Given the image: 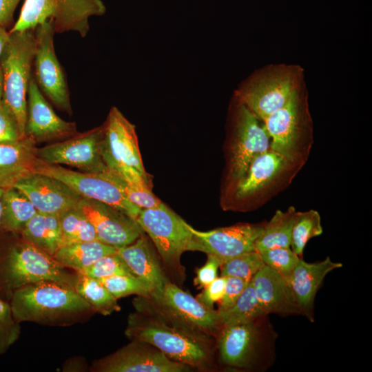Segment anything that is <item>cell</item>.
<instances>
[{"label": "cell", "instance_id": "6da1fadb", "mask_svg": "<svg viewBox=\"0 0 372 372\" xmlns=\"http://www.w3.org/2000/svg\"><path fill=\"white\" fill-rule=\"evenodd\" d=\"M131 313L125 335L155 347L169 359L190 366L207 368L211 351L209 335L174 323L154 312L138 309Z\"/></svg>", "mask_w": 372, "mask_h": 372}, {"label": "cell", "instance_id": "7a4b0ae2", "mask_svg": "<svg viewBox=\"0 0 372 372\" xmlns=\"http://www.w3.org/2000/svg\"><path fill=\"white\" fill-rule=\"evenodd\" d=\"M15 320L47 325H65L94 312L68 285L45 280L28 285L10 295Z\"/></svg>", "mask_w": 372, "mask_h": 372}, {"label": "cell", "instance_id": "3957f363", "mask_svg": "<svg viewBox=\"0 0 372 372\" xmlns=\"http://www.w3.org/2000/svg\"><path fill=\"white\" fill-rule=\"evenodd\" d=\"M304 69L297 64L273 63L256 70L234 90L232 100L260 121L281 108L304 84Z\"/></svg>", "mask_w": 372, "mask_h": 372}, {"label": "cell", "instance_id": "277c9868", "mask_svg": "<svg viewBox=\"0 0 372 372\" xmlns=\"http://www.w3.org/2000/svg\"><path fill=\"white\" fill-rule=\"evenodd\" d=\"M68 269L54 256L21 238L0 254V293L10 296L17 289L45 280L74 288L76 273Z\"/></svg>", "mask_w": 372, "mask_h": 372}, {"label": "cell", "instance_id": "5b68a950", "mask_svg": "<svg viewBox=\"0 0 372 372\" xmlns=\"http://www.w3.org/2000/svg\"><path fill=\"white\" fill-rule=\"evenodd\" d=\"M0 56L3 101L11 111L22 138L25 136L28 91L35 49L34 30L9 32Z\"/></svg>", "mask_w": 372, "mask_h": 372}, {"label": "cell", "instance_id": "8992f818", "mask_svg": "<svg viewBox=\"0 0 372 372\" xmlns=\"http://www.w3.org/2000/svg\"><path fill=\"white\" fill-rule=\"evenodd\" d=\"M104 160L109 170L125 183L152 189L139 151L134 125L116 107H112L103 123Z\"/></svg>", "mask_w": 372, "mask_h": 372}, {"label": "cell", "instance_id": "52a82bcc", "mask_svg": "<svg viewBox=\"0 0 372 372\" xmlns=\"http://www.w3.org/2000/svg\"><path fill=\"white\" fill-rule=\"evenodd\" d=\"M105 12L102 0H24L19 18L9 32L34 30L51 20L55 32L74 31L85 37L90 29V17L102 16Z\"/></svg>", "mask_w": 372, "mask_h": 372}, {"label": "cell", "instance_id": "ba28073f", "mask_svg": "<svg viewBox=\"0 0 372 372\" xmlns=\"http://www.w3.org/2000/svg\"><path fill=\"white\" fill-rule=\"evenodd\" d=\"M135 300L136 309L147 310L192 331L209 335L222 327L217 311L168 281L157 296Z\"/></svg>", "mask_w": 372, "mask_h": 372}, {"label": "cell", "instance_id": "9c48e42d", "mask_svg": "<svg viewBox=\"0 0 372 372\" xmlns=\"http://www.w3.org/2000/svg\"><path fill=\"white\" fill-rule=\"evenodd\" d=\"M36 174L55 178L82 198L105 203L135 220L141 209L126 198L121 187V180L110 170L103 173L83 172L59 165L49 164L39 158Z\"/></svg>", "mask_w": 372, "mask_h": 372}, {"label": "cell", "instance_id": "30bf717a", "mask_svg": "<svg viewBox=\"0 0 372 372\" xmlns=\"http://www.w3.org/2000/svg\"><path fill=\"white\" fill-rule=\"evenodd\" d=\"M136 220L154 244L164 264L179 276H183L180 257L188 251L192 240L189 225L164 203L156 208L141 209Z\"/></svg>", "mask_w": 372, "mask_h": 372}, {"label": "cell", "instance_id": "8fae6325", "mask_svg": "<svg viewBox=\"0 0 372 372\" xmlns=\"http://www.w3.org/2000/svg\"><path fill=\"white\" fill-rule=\"evenodd\" d=\"M104 125L76 133L62 141L37 148V156L45 163L65 165L83 172L109 171L104 160Z\"/></svg>", "mask_w": 372, "mask_h": 372}, {"label": "cell", "instance_id": "7c38bea8", "mask_svg": "<svg viewBox=\"0 0 372 372\" xmlns=\"http://www.w3.org/2000/svg\"><path fill=\"white\" fill-rule=\"evenodd\" d=\"M54 24L45 21L34 29V80L41 92L59 110L72 112L65 74L54 47Z\"/></svg>", "mask_w": 372, "mask_h": 372}, {"label": "cell", "instance_id": "4fadbf2b", "mask_svg": "<svg viewBox=\"0 0 372 372\" xmlns=\"http://www.w3.org/2000/svg\"><path fill=\"white\" fill-rule=\"evenodd\" d=\"M263 122L270 138V149L289 162L293 161L298 142L309 124L305 83L292 94L284 106Z\"/></svg>", "mask_w": 372, "mask_h": 372}, {"label": "cell", "instance_id": "5bb4252c", "mask_svg": "<svg viewBox=\"0 0 372 372\" xmlns=\"http://www.w3.org/2000/svg\"><path fill=\"white\" fill-rule=\"evenodd\" d=\"M229 176L239 180L258 156L270 149V138L260 120L233 101Z\"/></svg>", "mask_w": 372, "mask_h": 372}, {"label": "cell", "instance_id": "9a60e30c", "mask_svg": "<svg viewBox=\"0 0 372 372\" xmlns=\"http://www.w3.org/2000/svg\"><path fill=\"white\" fill-rule=\"evenodd\" d=\"M192 366L169 359L152 344L133 340L117 351L93 362L95 372H183Z\"/></svg>", "mask_w": 372, "mask_h": 372}, {"label": "cell", "instance_id": "2e32d148", "mask_svg": "<svg viewBox=\"0 0 372 372\" xmlns=\"http://www.w3.org/2000/svg\"><path fill=\"white\" fill-rule=\"evenodd\" d=\"M264 225L240 223L200 231L189 225L192 238L188 251H200L214 256L220 262L255 251L256 241Z\"/></svg>", "mask_w": 372, "mask_h": 372}, {"label": "cell", "instance_id": "e0dca14e", "mask_svg": "<svg viewBox=\"0 0 372 372\" xmlns=\"http://www.w3.org/2000/svg\"><path fill=\"white\" fill-rule=\"evenodd\" d=\"M76 207L93 225L98 240L117 249L145 233L136 220L105 203L82 198Z\"/></svg>", "mask_w": 372, "mask_h": 372}, {"label": "cell", "instance_id": "ac0fdd59", "mask_svg": "<svg viewBox=\"0 0 372 372\" xmlns=\"http://www.w3.org/2000/svg\"><path fill=\"white\" fill-rule=\"evenodd\" d=\"M257 321L231 325L220 329L218 349L221 361L226 365L248 368L259 358L265 348V329Z\"/></svg>", "mask_w": 372, "mask_h": 372}, {"label": "cell", "instance_id": "d6986e66", "mask_svg": "<svg viewBox=\"0 0 372 372\" xmlns=\"http://www.w3.org/2000/svg\"><path fill=\"white\" fill-rule=\"evenodd\" d=\"M76 133L75 123L64 121L56 114L32 76L28 91L25 136L41 143L69 138Z\"/></svg>", "mask_w": 372, "mask_h": 372}, {"label": "cell", "instance_id": "ffe728a7", "mask_svg": "<svg viewBox=\"0 0 372 372\" xmlns=\"http://www.w3.org/2000/svg\"><path fill=\"white\" fill-rule=\"evenodd\" d=\"M32 203L37 211L60 215L76 207L82 197L62 181L34 174L14 187Z\"/></svg>", "mask_w": 372, "mask_h": 372}, {"label": "cell", "instance_id": "44dd1931", "mask_svg": "<svg viewBox=\"0 0 372 372\" xmlns=\"http://www.w3.org/2000/svg\"><path fill=\"white\" fill-rule=\"evenodd\" d=\"M342 267V263L333 262L328 256L315 263L300 259L286 279L301 315L313 321L314 300L318 290L329 272Z\"/></svg>", "mask_w": 372, "mask_h": 372}, {"label": "cell", "instance_id": "7402d4cb", "mask_svg": "<svg viewBox=\"0 0 372 372\" xmlns=\"http://www.w3.org/2000/svg\"><path fill=\"white\" fill-rule=\"evenodd\" d=\"M250 282L267 315L301 314L287 279L275 269L264 265Z\"/></svg>", "mask_w": 372, "mask_h": 372}, {"label": "cell", "instance_id": "603a6c76", "mask_svg": "<svg viewBox=\"0 0 372 372\" xmlns=\"http://www.w3.org/2000/svg\"><path fill=\"white\" fill-rule=\"evenodd\" d=\"M116 252L134 276L152 285L154 292L151 296H157L162 293L169 280L163 270L158 254L145 233L133 242L118 248Z\"/></svg>", "mask_w": 372, "mask_h": 372}, {"label": "cell", "instance_id": "cb8c5ba5", "mask_svg": "<svg viewBox=\"0 0 372 372\" xmlns=\"http://www.w3.org/2000/svg\"><path fill=\"white\" fill-rule=\"evenodd\" d=\"M37 143L25 136L12 144L0 145V188L8 189L36 174L39 158Z\"/></svg>", "mask_w": 372, "mask_h": 372}, {"label": "cell", "instance_id": "d4e9b609", "mask_svg": "<svg viewBox=\"0 0 372 372\" xmlns=\"http://www.w3.org/2000/svg\"><path fill=\"white\" fill-rule=\"evenodd\" d=\"M287 163L283 156L271 149L258 156L245 174L236 182V198L245 199L259 192L285 169Z\"/></svg>", "mask_w": 372, "mask_h": 372}, {"label": "cell", "instance_id": "484cf974", "mask_svg": "<svg viewBox=\"0 0 372 372\" xmlns=\"http://www.w3.org/2000/svg\"><path fill=\"white\" fill-rule=\"evenodd\" d=\"M20 234L23 240L53 256L61 242L59 216L37 211Z\"/></svg>", "mask_w": 372, "mask_h": 372}, {"label": "cell", "instance_id": "4316f807", "mask_svg": "<svg viewBox=\"0 0 372 372\" xmlns=\"http://www.w3.org/2000/svg\"><path fill=\"white\" fill-rule=\"evenodd\" d=\"M116 251L114 247L94 240L61 245L53 256L63 267L79 271Z\"/></svg>", "mask_w": 372, "mask_h": 372}, {"label": "cell", "instance_id": "83f0119b", "mask_svg": "<svg viewBox=\"0 0 372 372\" xmlns=\"http://www.w3.org/2000/svg\"><path fill=\"white\" fill-rule=\"evenodd\" d=\"M0 229L21 233L27 223L37 213L30 200L15 187L6 189L2 198Z\"/></svg>", "mask_w": 372, "mask_h": 372}, {"label": "cell", "instance_id": "f1b7e54d", "mask_svg": "<svg viewBox=\"0 0 372 372\" xmlns=\"http://www.w3.org/2000/svg\"><path fill=\"white\" fill-rule=\"evenodd\" d=\"M296 212L293 207H290L286 211L277 210L269 223L264 225L261 235L256 241L255 251L290 247Z\"/></svg>", "mask_w": 372, "mask_h": 372}, {"label": "cell", "instance_id": "f546056e", "mask_svg": "<svg viewBox=\"0 0 372 372\" xmlns=\"http://www.w3.org/2000/svg\"><path fill=\"white\" fill-rule=\"evenodd\" d=\"M76 273L74 289L94 312L108 316L121 310L117 299L98 279L79 272Z\"/></svg>", "mask_w": 372, "mask_h": 372}, {"label": "cell", "instance_id": "4dcf8cb0", "mask_svg": "<svg viewBox=\"0 0 372 372\" xmlns=\"http://www.w3.org/2000/svg\"><path fill=\"white\" fill-rule=\"evenodd\" d=\"M218 313L222 327L253 322L267 316L259 303L251 282L231 307Z\"/></svg>", "mask_w": 372, "mask_h": 372}, {"label": "cell", "instance_id": "1f68e13d", "mask_svg": "<svg viewBox=\"0 0 372 372\" xmlns=\"http://www.w3.org/2000/svg\"><path fill=\"white\" fill-rule=\"evenodd\" d=\"M59 216L61 230V245L99 240L93 225L76 207Z\"/></svg>", "mask_w": 372, "mask_h": 372}, {"label": "cell", "instance_id": "d6a6232c", "mask_svg": "<svg viewBox=\"0 0 372 372\" xmlns=\"http://www.w3.org/2000/svg\"><path fill=\"white\" fill-rule=\"evenodd\" d=\"M322 233L320 216L315 210L296 212L291 232V249L302 258L307 242Z\"/></svg>", "mask_w": 372, "mask_h": 372}, {"label": "cell", "instance_id": "836d02e7", "mask_svg": "<svg viewBox=\"0 0 372 372\" xmlns=\"http://www.w3.org/2000/svg\"><path fill=\"white\" fill-rule=\"evenodd\" d=\"M98 280L116 299L132 294L149 298L154 292L151 284L135 276H114Z\"/></svg>", "mask_w": 372, "mask_h": 372}, {"label": "cell", "instance_id": "e575fe53", "mask_svg": "<svg viewBox=\"0 0 372 372\" xmlns=\"http://www.w3.org/2000/svg\"><path fill=\"white\" fill-rule=\"evenodd\" d=\"M265 265L259 254L250 251L233 257L220 265V276H233L249 282Z\"/></svg>", "mask_w": 372, "mask_h": 372}, {"label": "cell", "instance_id": "d590c367", "mask_svg": "<svg viewBox=\"0 0 372 372\" xmlns=\"http://www.w3.org/2000/svg\"><path fill=\"white\" fill-rule=\"evenodd\" d=\"M76 272L96 279L114 276H134L117 252L106 255L85 269Z\"/></svg>", "mask_w": 372, "mask_h": 372}, {"label": "cell", "instance_id": "8d00e7d4", "mask_svg": "<svg viewBox=\"0 0 372 372\" xmlns=\"http://www.w3.org/2000/svg\"><path fill=\"white\" fill-rule=\"evenodd\" d=\"M265 265L288 278L299 262V257L290 247H274L258 252Z\"/></svg>", "mask_w": 372, "mask_h": 372}, {"label": "cell", "instance_id": "74e56055", "mask_svg": "<svg viewBox=\"0 0 372 372\" xmlns=\"http://www.w3.org/2000/svg\"><path fill=\"white\" fill-rule=\"evenodd\" d=\"M14 318L10 302L0 298V355L19 338L21 327Z\"/></svg>", "mask_w": 372, "mask_h": 372}, {"label": "cell", "instance_id": "f35d334b", "mask_svg": "<svg viewBox=\"0 0 372 372\" xmlns=\"http://www.w3.org/2000/svg\"><path fill=\"white\" fill-rule=\"evenodd\" d=\"M121 187L126 198L140 209L156 208L163 204L150 189L132 187L125 183L122 180Z\"/></svg>", "mask_w": 372, "mask_h": 372}, {"label": "cell", "instance_id": "ab89813d", "mask_svg": "<svg viewBox=\"0 0 372 372\" xmlns=\"http://www.w3.org/2000/svg\"><path fill=\"white\" fill-rule=\"evenodd\" d=\"M21 138L16 118L2 101L0 103V145L14 143Z\"/></svg>", "mask_w": 372, "mask_h": 372}, {"label": "cell", "instance_id": "60d3db41", "mask_svg": "<svg viewBox=\"0 0 372 372\" xmlns=\"http://www.w3.org/2000/svg\"><path fill=\"white\" fill-rule=\"evenodd\" d=\"M249 282L237 277H227L224 293L219 300L220 303L217 311H225L231 307Z\"/></svg>", "mask_w": 372, "mask_h": 372}, {"label": "cell", "instance_id": "b9f144b4", "mask_svg": "<svg viewBox=\"0 0 372 372\" xmlns=\"http://www.w3.org/2000/svg\"><path fill=\"white\" fill-rule=\"evenodd\" d=\"M227 277H217L211 283L203 287L196 296L197 300L209 308L213 309L214 304L223 297Z\"/></svg>", "mask_w": 372, "mask_h": 372}, {"label": "cell", "instance_id": "7bdbcfd3", "mask_svg": "<svg viewBox=\"0 0 372 372\" xmlns=\"http://www.w3.org/2000/svg\"><path fill=\"white\" fill-rule=\"evenodd\" d=\"M220 267L219 261L213 256L207 255V260L205 264L196 270V276L194 280V285L198 288H203L217 276V271Z\"/></svg>", "mask_w": 372, "mask_h": 372}, {"label": "cell", "instance_id": "ee69618b", "mask_svg": "<svg viewBox=\"0 0 372 372\" xmlns=\"http://www.w3.org/2000/svg\"><path fill=\"white\" fill-rule=\"evenodd\" d=\"M21 0H0V26L7 28L13 21L14 11Z\"/></svg>", "mask_w": 372, "mask_h": 372}, {"label": "cell", "instance_id": "f6af8a7d", "mask_svg": "<svg viewBox=\"0 0 372 372\" xmlns=\"http://www.w3.org/2000/svg\"><path fill=\"white\" fill-rule=\"evenodd\" d=\"M9 31L6 27L0 26V56L9 39Z\"/></svg>", "mask_w": 372, "mask_h": 372}, {"label": "cell", "instance_id": "bcb514c9", "mask_svg": "<svg viewBox=\"0 0 372 372\" xmlns=\"http://www.w3.org/2000/svg\"><path fill=\"white\" fill-rule=\"evenodd\" d=\"M3 75H2V72H1V68H0V103L3 101Z\"/></svg>", "mask_w": 372, "mask_h": 372}, {"label": "cell", "instance_id": "7dc6e473", "mask_svg": "<svg viewBox=\"0 0 372 372\" xmlns=\"http://www.w3.org/2000/svg\"><path fill=\"white\" fill-rule=\"evenodd\" d=\"M4 189L0 188V222H1V211H2V203H1V198L2 195L3 193Z\"/></svg>", "mask_w": 372, "mask_h": 372}]
</instances>
